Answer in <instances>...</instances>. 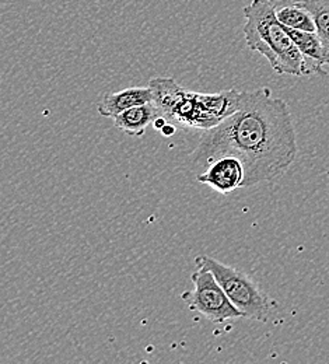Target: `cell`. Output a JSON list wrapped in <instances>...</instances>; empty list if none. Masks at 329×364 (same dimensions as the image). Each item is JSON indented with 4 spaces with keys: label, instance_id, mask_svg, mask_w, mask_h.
Segmentation results:
<instances>
[{
    "label": "cell",
    "instance_id": "cell-2",
    "mask_svg": "<svg viewBox=\"0 0 329 364\" xmlns=\"http://www.w3.org/2000/svg\"><path fill=\"white\" fill-rule=\"evenodd\" d=\"M153 102L160 114L176 127L209 131L239 108L241 91L203 94L181 87L171 77H154L149 82Z\"/></svg>",
    "mask_w": 329,
    "mask_h": 364
},
{
    "label": "cell",
    "instance_id": "cell-7",
    "mask_svg": "<svg viewBox=\"0 0 329 364\" xmlns=\"http://www.w3.org/2000/svg\"><path fill=\"white\" fill-rule=\"evenodd\" d=\"M147 102H153V91L149 86L128 87L125 90L104 94L101 101L98 102L97 111L101 117L115 118L132 107Z\"/></svg>",
    "mask_w": 329,
    "mask_h": 364
},
{
    "label": "cell",
    "instance_id": "cell-8",
    "mask_svg": "<svg viewBox=\"0 0 329 364\" xmlns=\"http://www.w3.org/2000/svg\"><path fill=\"white\" fill-rule=\"evenodd\" d=\"M287 28V27H286ZM291 40L300 49L307 62L308 76L310 75H325L324 66L328 65V59L317 31H301L294 28H287Z\"/></svg>",
    "mask_w": 329,
    "mask_h": 364
},
{
    "label": "cell",
    "instance_id": "cell-3",
    "mask_svg": "<svg viewBox=\"0 0 329 364\" xmlns=\"http://www.w3.org/2000/svg\"><path fill=\"white\" fill-rule=\"evenodd\" d=\"M244 37L247 46L261 53L279 75L308 76L307 62L276 16L269 0H252L244 7Z\"/></svg>",
    "mask_w": 329,
    "mask_h": 364
},
{
    "label": "cell",
    "instance_id": "cell-4",
    "mask_svg": "<svg viewBox=\"0 0 329 364\" xmlns=\"http://www.w3.org/2000/svg\"><path fill=\"white\" fill-rule=\"evenodd\" d=\"M195 264L198 269H206L215 274L225 293L235 309L241 311L244 318L255 321L268 318L274 309V303L247 273L202 254L195 258Z\"/></svg>",
    "mask_w": 329,
    "mask_h": 364
},
{
    "label": "cell",
    "instance_id": "cell-11",
    "mask_svg": "<svg viewBox=\"0 0 329 364\" xmlns=\"http://www.w3.org/2000/svg\"><path fill=\"white\" fill-rule=\"evenodd\" d=\"M177 127L174 125V124H171V122H168L160 132L164 135V136H173L176 132H177V129H176Z\"/></svg>",
    "mask_w": 329,
    "mask_h": 364
},
{
    "label": "cell",
    "instance_id": "cell-10",
    "mask_svg": "<svg viewBox=\"0 0 329 364\" xmlns=\"http://www.w3.org/2000/svg\"><path fill=\"white\" fill-rule=\"evenodd\" d=\"M276 16L279 21L287 28L311 31V33L317 31V26L311 13L297 3L276 7Z\"/></svg>",
    "mask_w": 329,
    "mask_h": 364
},
{
    "label": "cell",
    "instance_id": "cell-12",
    "mask_svg": "<svg viewBox=\"0 0 329 364\" xmlns=\"http://www.w3.org/2000/svg\"><path fill=\"white\" fill-rule=\"evenodd\" d=\"M269 1H272V3L275 4V7H282V6H286V4L300 3V1H303V0H269Z\"/></svg>",
    "mask_w": 329,
    "mask_h": 364
},
{
    "label": "cell",
    "instance_id": "cell-9",
    "mask_svg": "<svg viewBox=\"0 0 329 364\" xmlns=\"http://www.w3.org/2000/svg\"><path fill=\"white\" fill-rule=\"evenodd\" d=\"M160 115L161 114L156 107V104L147 102V104L136 105L124 111L122 114L115 117L114 121H115V127L119 131L128 134L129 136H143V134L146 132V128L150 124H153Z\"/></svg>",
    "mask_w": 329,
    "mask_h": 364
},
{
    "label": "cell",
    "instance_id": "cell-5",
    "mask_svg": "<svg viewBox=\"0 0 329 364\" xmlns=\"http://www.w3.org/2000/svg\"><path fill=\"white\" fill-rule=\"evenodd\" d=\"M190 280L193 283V290L183 294V299L188 303L190 310L200 313L215 323L244 318L210 271L198 269L190 276Z\"/></svg>",
    "mask_w": 329,
    "mask_h": 364
},
{
    "label": "cell",
    "instance_id": "cell-6",
    "mask_svg": "<svg viewBox=\"0 0 329 364\" xmlns=\"http://www.w3.org/2000/svg\"><path fill=\"white\" fill-rule=\"evenodd\" d=\"M245 171L242 163L234 156H225L213 160L198 181L209 185L215 191L227 195L238 188H242Z\"/></svg>",
    "mask_w": 329,
    "mask_h": 364
},
{
    "label": "cell",
    "instance_id": "cell-1",
    "mask_svg": "<svg viewBox=\"0 0 329 364\" xmlns=\"http://www.w3.org/2000/svg\"><path fill=\"white\" fill-rule=\"evenodd\" d=\"M297 139L290 109L272 90L241 91L239 108L215 128L205 131L190 154L195 164L234 156L245 171L242 188L274 181L297 157Z\"/></svg>",
    "mask_w": 329,
    "mask_h": 364
}]
</instances>
